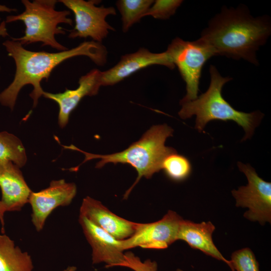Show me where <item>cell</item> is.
I'll use <instances>...</instances> for the list:
<instances>
[{
    "mask_svg": "<svg viewBox=\"0 0 271 271\" xmlns=\"http://www.w3.org/2000/svg\"><path fill=\"white\" fill-rule=\"evenodd\" d=\"M100 2L98 0L58 1L74 14L75 25L69 31V38L90 37L92 41L101 43L110 31H115L106 21L107 16L116 15L115 8L97 6Z\"/></svg>",
    "mask_w": 271,
    "mask_h": 271,
    "instance_id": "obj_7",
    "label": "cell"
},
{
    "mask_svg": "<svg viewBox=\"0 0 271 271\" xmlns=\"http://www.w3.org/2000/svg\"><path fill=\"white\" fill-rule=\"evenodd\" d=\"M1 19L0 18V21ZM6 23L5 21H3L0 23V36L3 37H6L9 36L8 30L6 26ZM1 69V66H0Z\"/></svg>",
    "mask_w": 271,
    "mask_h": 271,
    "instance_id": "obj_25",
    "label": "cell"
},
{
    "mask_svg": "<svg viewBox=\"0 0 271 271\" xmlns=\"http://www.w3.org/2000/svg\"><path fill=\"white\" fill-rule=\"evenodd\" d=\"M153 65H163L171 69L175 67L166 51L153 53L141 48L134 53L122 55L115 65L101 71L102 86L114 85L138 71Z\"/></svg>",
    "mask_w": 271,
    "mask_h": 271,
    "instance_id": "obj_12",
    "label": "cell"
},
{
    "mask_svg": "<svg viewBox=\"0 0 271 271\" xmlns=\"http://www.w3.org/2000/svg\"><path fill=\"white\" fill-rule=\"evenodd\" d=\"M271 33L267 16L254 17L244 6L230 9L224 7L209 22L199 39L213 50L215 56L243 59L258 65L256 51Z\"/></svg>",
    "mask_w": 271,
    "mask_h": 271,
    "instance_id": "obj_2",
    "label": "cell"
},
{
    "mask_svg": "<svg viewBox=\"0 0 271 271\" xmlns=\"http://www.w3.org/2000/svg\"><path fill=\"white\" fill-rule=\"evenodd\" d=\"M31 256L6 234H0V271H32Z\"/></svg>",
    "mask_w": 271,
    "mask_h": 271,
    "instance_id": "obj_17",
    "label": "cell"
},
{
    "mask_svg": "<svg viewBox=\"0 0 271 271\" xmlns=\"http://www.w3.org/2000/svg\"><path fill=\"white\" fill-rule=\"evenodd\" d=\"M79 223L92 248L93 264L104 262L106 267L121 266L124 261L122 240H118L79 215Z\"/></svg>",
    "mask_w": 271,
    "mask_h": 271,
    "instance_id": "obj_11",
    "label": "cell"
},
{
    "mask_svg": "<svg viewBox=\"0 0 271 271\" xmlns=\"http://www.w3.org/2000/svg\"><path fill=\"white\" fill-rule=\"evenodd\" d=\"M17 10L16 9L10 8L5 5H0V13L7 12L11 13L13 12H17Z\"/></svg>",
    "mask_w": 271,
    "mask_h": 271,
    "instance_id": "obj_26",
    "label": "cell"
},
{
    "mask_svg": "<svg viewBox=\"0 0 271 271\" xmlns=\"http://www.w3.org/2000/svg\"><path fill=\"white\" fill-rule=\"evenodd\" d=\"M215 229L214 225L210 221L196 223L183 219L179 229L177 240L184 241L191 248L200 250L205 254L225 262L232 271L230 260L223 256L213 242L212 234Z\"/></svg>",
    "mask_w": 271,
    "mask_h": 271,
    "instance_id": "obj_16",
    "label": "cell"
},
{
    "mask_svg": "<svg viewBox=\"0 0 271 271\" xmlns=\"http://www.w3.org/2000/svg\"><path fill=\"white\" fill-rule=\"evenodd\" d=\"M27 160L26 150L21 140L6 131H0V161H11L21 168Z\"/></svg>",
    "mask_w": 271,
    "mask_h": 271,
    "instance_id": "obj_19",
    "label": "cell"
},
{
    "mask_svg": "<svg viewBox=\"0 0 271 271\" xmlns=\"http://www.w3.org/2000/svg\"><path fill=\"white\" fill-rule=\"evenodd\" d=\"M6 212L2 202L0 200V221L2 225L1 231L3 234L5 233L4 229V214Z\"/></svg>",
    "mask_w": 271,
    "mask_h": 271,
    "instance_id": "obj_24",
    "label": "cell"
},
{
    "mask_svg": "<svg viewBox=\"0 0 271 271\" xmlns=\"http://www.w3.org/2000/svg\"><path fill=\"white\" fill-rule=\"evenodd\" d=\"M3 45L16 65L13 80L0 93V104L11 110L14 108L21 89L28 84L33 87L30 96L33 100V107H35L44 92L41 81L43 79L47 80L53 69L64 61L76 56H85L100 66L107 61L106 47L92 40L85 41L71 49L54 53L28 50L20 42L12 39L4 41Z\"/></svg>",
    "mask_w": 271,
    "mask_h": 271,
    "instance_id": "obj_1",
    "label": "cell"
},
{
    "mask_svg": "<svg viewBox=\"0 0 271 271\" xmlns=\"http://www.w3.org/2000/svg\"><path fill=\"white\" fill-rule=\"evenodd\" d=\"M176 271H183V270L181 269H177Z\"/></svg>",
    "mask_w": 271,
    "mask_h": 271,
    "instance_id": "obj_28",
    "label": "cell"
},
{
    "mask_svg": "<svg viewBox=\"0 0 271 271\" xmlns=\"http://www.w3.org/2000/svg\"><path fill=\"white\" fill-rule=\"evenodd\" d=\"M173 132V129L166 124L153 125L139 141L133 143L125 150L108 155L91 154L72 145L62 146L65 149L79 151L84 154L85 159L79 166L89 160L99 159L100 160L96 164V168H101L108 163L126 164L134 168L138 172V177L125 192L123 198L126 199L143 177L150 179L155 173L162 170L164 159L168 155L177 152L173 148L165 145L166 139L172 136Z\"/></svg>",
    "mask_w": 271,
    "mask_h": 271,
    "instance_id": "obj_3",
    "label": "cell"
},
{
    "mask_svg": "<svg viewBox=\"0 0 271 271\" xmlns=\"http://www.w3.org/2000/svg\"><path fill=\"white\" fill-rule=\"evenodd\" d=\"M124 261L121 266L126 267L134 271H157L158 264L150 259L142 261L140 257L131 252L124 253Z\"/></svg>",
    "mask_w": 271,
    "mask_h": 271,
    "instance_id": "obj_23",
    "label": "cell"
},
{
    "mask_svg": "<svg viewBox=\"0 0 271 271\" xmlns=\"http://www.w3.org/2000/svg\"><path fill=\"white\" fill-rule=\"evenodd\" d=\"M166 52L186 83L187 93L180 103L196 99L203 67L209 59L215 56L213 50L199 39L190 42L176 38Z\"/></svg>",
    "mask_w": 271,
    "mask_h": 271,
    "instance_id": "obj_6",
    "label": "cell"
},
{
    "mask_svg": "<svg viewBox=\"0 0 271 271\" xmlns=\"http://www.w3.org/2000/svg\"><path fill=\"white\" fill-rule=\"evenodd\" d=\"M153 0H118L116 2L121 16L122 30L127 32L134 24L145 17L153 4Z\"/></svg>",
    "mask_w": 271,
    "mask_h": 271,
    "instance_id": "obj_18",
    "label": "cell"
},
{
    "mask_svg": "<svg viewBox=\"0 0 271 271\" xmlns=\"http://www.w3.org/2000/svg\"><path fill=\"white\" fill-rule=\"evenodd\" d=\"M79 215L83 216L118 240H124L134 233L137 222L123 218L89 196L83 199Z\"/></svg>",
    "mask_w": 271,
    "mask_h": 271,
    "instance_id": "obj_14",
    "label": "cell"
},
{
    "mask_svg": "<svg viewBox=\"0 0 271 271\" xmlns=\"http://www.w3.org/2000/svg\"><path fill=\"white\" fill-rule=\"evenodd\" d=\"M239 170L246 176L248 184L232 191L237 207H247L243 216L264 225L271 222V183L259 177L249 164L238 162Z\"/></svg>",
    "mask_w": 271,
    "mask_h": 271,
    "instance_id": "obj_8",
    "label": "cell"
},
{
    "mask_svg": "<svg viewBox=\"0 0 271 271\" xmlns=\"http://www.w3.org/2000/svg\"><path fill=\"white\" fill-rule=\"evenodd\" d=\"M162 170L167 177L175 182L186 180L192 172V165L185 156L174 152L168 155L163 160Z\"/></svg>",
    "mask_w": 271,
    "mask_h": 271,
    "instance_id": "obj_20",
    "label": "cell"
},
{
    "mask_svg": "<svg viewBox=\"0 0 271 271\" xmlns=\"http://www.w3.org/2000/svg\"><path fill=\"white\" fill-rule=\"evenodd\" d=\"M230 261L232 271H259L258 262L249 248L234 251Z\"/></svg>",
    "mask_w": 271,
    "mask_h": 271,
    "instance_id": "obj_21",
    "label": "cell"
},
{
    "mask_svg": "<svg viewBox=\"0 0 271 271\" xmlns=\"http://www.w3.org/2000/svg\"><path fill=\"white\" fill-rule=\"evenodd\" d=\"M76 192V185L64 179L53 180L47 188L32 192L28 203L32 207V221L37 231L43 228L47 218L55 209L69 205Z\"/></svg>",
    "mask_w": 271,
    "mask_h": 271,
    "instance_id": "obj_10",
    "label": "cell"
},
{
    "mask_svg": "<svg viewBox=\"0 0 271 271\" xmlns=\"http://www.w3.org/2000/svg\"><path fill=\"white\" fill-rule=\"evenodd\" d=\"M0 188L6 212L20 211L32 192L20 168L8 161H0Z\"/></svg>",
    "mask_w": 271,
    "mask_h": 271,
    "instance_id": "obj_15",
    "label": "cell"
},
{
    "mask_svg": "<svg viewBox=\"0 0 271 271\" xmlns=\"http://www.w3.org/2000/svg\"><path fill=\"white\" fill-rule=\"evenodd\" d=\"M209 73L211 81L207 91L193 100L180 104L182 108L179 115L183 119L196 115L195 127L199 132L211 120L233 121L245 131L241 141L250 138L263 114L259 111L245 113L234 108L222 95L223 86L232 78L222 76L212 65L210 66Z\"/></svg>",
    "mask_w": 271,
    "mask_h": 271,
    "instance_id": "obj_4",
    "label": "cell"
},
{
    "mask_svg": "<svg viewBox=\"0 0 271 271\" xmlns=\"http://www.w3.org/2000/svg\"><path fill=\"white\" fill-rule=\"evenodd\" d=\"M63 271H76V267L74 266H69Z\"/></svg>",
    "mask_w": 271,
    "mask_h": 271,
    "instance_id": "obj_27",
    "label": "cell"
},
{
    "mask_svg": "<svg viewBox=\"0 0 271 271\" xmlns=\"http://www.w3.org/2000/svg\"><path fill=\"white\" fill-rule=\"evenodd\" d=\"M21 2L25 10L17 15L8 16L5 22L22 21L25 26L24 35L12 39L20 42L23 46L40 42L42 47L48 46L59 51L68 50L56 40L55 36L65 34L58 27L60 24L72 25V20L68 17L70 12L56 10V5L58 2L56 0H22Z\"/></svg>",
    "mask_w": 271,
    "mask_h": 271,
    "instance_id": "obj_5",
    "label": "cell"
},
{
    "mask_svg": "<svg viewBox=\"0 0 271 271\" xmlns=\"http://www.w3.org/2000/svg\"><path fill=\"white\" fill-rule=\"evenodd\" d=\"M183 2L181 0L154 1L145 17L152 16L159 20L168 19L175 14Z\"/></svg>",
    "mask_w": 271,
    "mask_h": 271,
    "instance_id": "obj_22",
    "label": "cell"
},
{
    "mask_svg": "<svg viewBox=\"0 0 271 271\" xmlns=\"http://www.w3.org/2000/svg\"><path fill=\"white\" fill-rule=\"evenodd\" d=\"M183 219L176 212L169 210L158 221L137 223L133 234L122 240L123 250L136 247L152 249L168 248L177 240L179 229Z\"/></svg>",
    "mask_w": 271,
    "mask_h": 271,
    "instance_id": "obj_9",
    "label": "cell"
},
{
    "mask_svg": "<svg viewBox=\"0 0 271 271\" xmlns=\"http://www.w3.org/2000/svg\"><path fill=\"white\" fill-rule=\"evenodd\" d=\"M101 78V71L93 69L80 77L79 85L75 89L66 88L63 92L58 93L44 91L43 96L54 101L59 106L58 122L60 127L63 128L67 125L71 113L84 97L98 93L102 86Z\"/></svg>",
    "mask_w": 271,
    "mask_h": 271,
    "instance_id": "obj_13",
    "label": "cell"
}]
</instances>
